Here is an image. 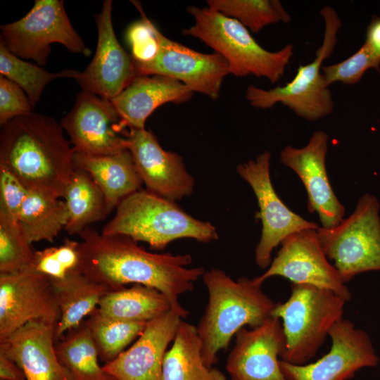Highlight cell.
<instances>
[{"label":"cell","mask_w":380,"mask_h":380,"mask_svg":"<svg viewBox=\"0 0 380 380\" xmlns=\"http://www.w3.org/2000/svg\"><path fill=\"white\" fill-rule=\"evenodd\" d=\"M78 270L113 291L129 284L153 287L169 300L171 310L182 319L189 312L179 297L194 289L203 267H191L189 254L155 253L125 235H104L91 227L80 234Z\"/></svg>","instance_id":"cell-1"},{"label":"cell","mask_w":380,"mask_h":380,"mask_svg":"<svg viewBox=\"0 0 380 380\" xmlns=\"http://www.w3.org/2000/svg\"><path fill=\"white\" fill-rule=\"evenodd\" d=\"M0 165L30 190L63 198L75 170V151L53 118L36 113L1 126Z\"/></svg>","instance_id":"cell-2"},{"label":"cell","mask_w":380,"mask_h":380,"mask_svg":"<svg viewBox=\"0 0 380 380\" xmlns=\"http://www.w3.org/2000/svg\"><path fill=\"white\" fill-rule=\"evenodd\" d=\"M203 281L208 301L196 328L203 359L213 367L219 352L227 348L236 333L246 326L261 325L271 316L276 303L253 279L234 280L219 268L205 271Z\"/></svg>","instance_id":"cell-3"},{"label":"cell","mask_w":380,"mask_h":380,"mask_svg":"<svg viewBox=\"0 0 380 380\" xmlns=\"http://www.w3.org/2000/svg\"><path fill=\"white\" fill-rule=\"evenodd\" d=\"M104 235H125L156 250L182 238L208 243L218 239L214 225L188 214L175 201L147 189L125 198L114 217L103 227Z\"/></svg>","instance_id":"cell-4"},{"label":"cell","mask_w":380,"mask_h":380,"mask_svg":"<svg viewBox=\"0 0 380 380\" xmlns=\"http://www.w3.org/2000/svg\"><path fill=\"white\" fill-rule=\"evenodd\" d=\"M186 11L194 23L183 30V34L200 39L220 54L228 64L229 74L240 77H264L272 84L282 77L293 55L291 44L277 51H269L234 18L208 6H189Z\"/></svg>","instance_id":"cell-5"},{"label":"cell","mask_w":380,"mask_h":380,"mask_svg":"<svg viewBox=\"0 0 380 380\" xmlns=\"http://www.w3.org/2000/svg\"><path fill=\"white\" fill-rule=\"evenodd\" d=\"M346 302L331 290L292 284L288 300L277 303L271 315L281 320L286 338L280 360L302 365L314 357L331 328L343 319Z\"/></svg>","instance_id":"cell-6"},{"label":"cell","mask_w":380,"mask_h":380,"mask_svg":"<svg viewBox=\"0 0 380 380\" xmlns=\"http://www.w3.org/2000/svg\"><path fill=\"white\" fill-rule=\"evenodd\" d=\"M320 15L324 20V32L314 60L308 64L300 65L293 79L284 86L264 89L249 85L246 91V99L251 106L267 109L281 103L298 116L310 121L317 120L333 112L334 104L331 92L321 70L323 62L334 51L342 23L331 6L322 8Z\"/></svg>","instance_id":"cell-7"},{"label":"cell","mask_w":380,"mask_h":380,"mask_svg":"<svg viewBox=\"0 0 380 380\" xmlns=\"http://www.w3.org/2000/svg\"><path fill=\"white\" fill-rule=\"evenodd\" d=\"M379 203L365 194L354 212L337 225L317 229L319 244L343 283L357 274L380 270Z\"/></svg>","instance_id":"cell-8"},{"label":"cell","mask_w":380,"mask_h":380,"mask_svg":"<svg viewBox=\"0 0 380 380\" xmlns=\"http://www.w3.org/2000/svg\"><path fill=\"white\" fill-rule=\"evenodd\" d=\"M0 29V42L11 53L32 59L40 66L46 64L54 43L73 53L91 55V50L72 27L62 0H36L25 16L1 25Z\"/></svg>","instance_id":"cell-9"},{"label":"cell","mask_w":380,"mask_h":380,"mask_svg":"<svg viewBox=\"0 0 380 380\" xmlns=\"http://www.w3.org/2000/svg\"><path fill=\"white\" fill-rule=\"evenodd\" d=\"M271 153L265 151L255 159L239 165V176L249 184L257 198L262 233L255 250V262L262 269L267 268L272 252L289 235L305 229H317L319 225L291 210L277 194L271 181Z\"/></svg>","instance_id":"cell-10"},{"label":"cell","mask_w":380,"mask_h":380,"mask_svg":"<svg viewBox=\"0 0 380 380\" xmlns=\"http://www.w3.org/2000/svg\"><path fill=\"white\" fill-rule=\"evenodd\" d=\"M61 125L75 152L106 156L127 148L129 128L112 101L82 90Z\"/></svg>","instance_id":"cell-11"},{"label":"cell","mask_w":380,"mask_h":380,"mask_svg":"<svg viewBox=\"0 0 380 380\" xmlns=\"http://www.w3.org/2000/svg\"><path fill=\"white\" fill-rule=\"evenodd\" d=\"M158 50L145 62L134 61L137 75H159L175 79L193 92L213 100L219 98L222 82L229 74L225 59L219 53H203L170 39L156 27Z\"/></svg>","instance_id":"cell-12"},{"label":"cell","mask_w":380,"mask_h":380,"mask_svg":"<svg viewBox=\"0 0 380 380\" xmlns=\"http://www.w3.org/2000/svg\"><path fill=\"white\" fill-rule=\"evenodd\" d=\"M61 309L52 279L32 268L0 274V340L27 322L57 324Z\"/></svg>","instance_id":"cell-13"},{"label":"cell","mask_w":380,"mask_h":380,"mask_svg":"<svg viewBox=\"0 0 380 380\" xmlns=\"http://www.w3.org/2000/svg\"><path fill=\"white\" fill-rule=\"evenodd\" d=\"M267 270L253 278L262 286L274 276L284 277L293 284H310L331 290L347 301L351 293L338 272L325 255L317 238V229H305L286 237Z\"/></svg>","instance_id":"cell-14"},{"label":"cell","mask_w":380,"mask_h":380,"mask_svg":"<svg viewBox=\"0 0 380 380\" xmlns=\"http://www.w3.org/2000/svg\"><path fill=\"white\" fill-rule=\"evenodd\" d=\"M329 336V351L312 363L295 365L280 360L287 380H348L362 368L378 365L379 358L369 335L349 319L338 322Z\"/></svg>","instance_id":"cell-15"},{"label":"cell","mask_w":380,"mask_h":380,"mask_svg":"<svg viewBox=\"0 0 380 380\" xmlns=\"http://www.w3.org/2000/svg\"><path fill=\"white\" fill-rule=\"evenodd\" d=\"M111 0L94 15L98 32L92 61L75 79L82 90L112 100L137 76L134 60L119 43L113 26Z\"/></svg>","instance_id":"cell-16"},{"label":"cell","mask_w":380,"mask_h":380,"mask_svg":"<svg viewBox=\"0 0 380 380\" xmlns=\"http://www.w3.org/2000/svg\"><path fill=\"white\" fill-rule=\"evenodd\" d=\"M285 348L281 322L270 316L261 325L236 333L226 370L231 380H287L279 365Z\"/></svg>","instance_id":"cell-17"},{"label":"cell","mask_w":380,"mask_h":380,"mask_svg":"<svg viewBox=\"0 0 380 380\" xmlns=\"http://www.w3.org/2000/svg\"><path fill=\"white\" fill-rule=\"evenodd\" d=\"M127 137V147L147 190L173 201L192 194L195 180L180 155L163 149L145 128L129 129Z\"/></svg>","instance_id":"cell-18"},{"label":"cell","mask_w":380,"mask_h":380,"mask_svg":"<svg viewBox=\"0 0 380 380\" xmlns=\"http://www.w3.org/2000/svg\"><path fill=\"white\" fill-rule=\"evenodd\" d=\"M328 141V134L319 130L312 134L304 147L286 146L280 152L281 162L298 175L305 187L308 211L318 214L324 228L337 225L346 212L327 176L325 158Z\"/></svg>","instance_id":"cell-19"},{"label":"cell","mask_w":380,"mask_h":380,"mask_svg":"<svg viewBox=\"0 0 380 380\" xmlns=\"http://www.w3.org/2000/svg\"><path fill=\"white\" fill-rule=\"evenodd\" d=\"M182 318L172 310L146 324L133 345L103 370L117 380H161L163 364Z\"/></svg>","instance_id":"cell-20"},{"label":"cell","mask_w":380,"mask_h":380,"mask_svg":"<svg viewBox=\"0 0 380 380\" xmlns=\"http://www.w3.org/2000/svg\"><path fill=\"white\" fill-rule=\"evenodd\" d=\"M56 326L41 320L27 322L0 340V353L18 365L26 380H72L55 350Z\"/></svg>","instance_id":"cell-21"},{"label":"cell","mask_w":380,"mask_h":380,"mask_svg":"<svg viewBox=\"0 0 380 380\" xmlns=\"http://www.w3.org/2000/svg\"><path fill=\"white\" fill-rule=\"evenodd\" d=\"M194 92L182 82L163 75H137L110 100L129 129H144L146 119L159 106L189 101Z\"/></svg>","instance_id":"cell-22"},{"label":"cell","mask_w":380,"mask_h":380,"mask_svg":"<svg viewBox=\"0 0 380 380\" xmlns=\"http://www.w3.org/2000/svg\"><path fill=\"white\" fill-rule=\"evenodd\" d=\"M75 167L87 172L104 194L109 215L129 195L141 189L143 182L128 148L106 156L75 152Z\"/></svg>","instance_id":"cell-23"},{"label":"cell","mask_w":380,"mask_h":380,"mask_svg":"<svg viewBox=\"0 0 380 380\" xmlns=\"http://www.w3.org/2000/svg\"><path fill=\"white\" fill-rule=\"evenodd\" d=\"M52 281L61 309V317L55 329V342L80 325L86 316L96 309L101 298L113 291L79 270L69 273L64 279H52Z\"/></svg>","instance_id":"cell-24"},{"label":"cell","mask_w":380,"mask_h":380,"mask_svg":"<svg viewBox=\"0 0 380 380\" xmlns=\"http://www.w3.org/2000/svg\"><path fill=\"white\" fill-rule=\"evenodd\" d=\"M161 380H227V378L220 370L205 365L196 327L182 320L172 345L165 353Z\"/></svg>","instance_id":"cell-25"},{"label":"cell","mask_w":380,"mask_h":380,"mask_svg":"<svg viewBox=\"0 0 380 380\" xmlns=\"http://www.w3.org/2000/svg\"><path fill=\"white\" fill-rule=\"evenodd\" d=\"M97 310L105 317L125 322H148L171 310L166 296L142 284L113 291L101 300Z\"/></svg>","instance_id":"cell-26"},{"label":"cell","mask_w":380,"mask_h":380,"mask_svg":"<svg viewBox=\"0 0 380 380\" xmlns=\"http://www.w3.org/2000/svg\"><path fill=\"white\" fill-rule=\"evenodd\" d=\"M69 219L64 200L52 194L30 190L18 216V222L27 242H53Z\"/></svg>","instance_id":"cell-27"},{"label":"cell","mask_w":380,"mask_h":380,"mask_svg":"<svg viewBox=\"0 0 380 380\" xmlns=\"http://www.w3.org/2000/svg\"><path fill=\"white\" fill-rule=\"evenodd\" d=\"M63 198L69 215L64 230L70 235L82 232L108 215L103 193L86 171L75 168Z\"/></svg>","instance_id":"cell-28"},{"label":"cell","mask_w":380,"mask_h":380,"mask_svg":"<svg viewBox=\"0 0 380 380\" xmlns=\"http://www.w3.org/2000/svg\"><path fill=\"white\" fill-rule=\"evenodd\" d=\"M57 357L72 380H117L99 363V353L83 321L55 342Z\"/></svg>","instance_id":"cell-29"},{"label":"cell","mask_w":380,"mask_h":380,"mask_svg":"<svg viewBox=\"0 0 380 380\" xmlns=\"http://www.w3.org/2000/svg\"><path fill=\"white\" fill-rule=\"evenodd\" d=\"M85 321L98 350L106 364L113 360L144 331L148 322H125L109 318L96 309Z\"/></svg>","instance_id":"cell-30"},{"label":"cell","mask_w":380,"mask_h":380,"mask_svg":"<svg viewBox=\"0 0 380 380\" xmlns=\"http://www.w3.org/2000/svg\"><path fill=\"white\" fill-rule=\"evenodd\" d=\"M80 71L65 70L50 72L39 65L23 60L11 53L0 42V73L21 87L34 107L42 93L51 81L63 77L76 79Z\"/></svg>","instance_id":"cell-31"},{"label":"cell","mask_w":380,"mask_h":380,"mask_svg":"<svg viewBox=\"0 0 380 380\" xmlns=\"http://www.w3.org/2000/svg\"><path fill=\"white\" fill-rule=\"evenodd\" d=\"M207 5L212 10L236 19L254 33L266 26L291 20L278 0H208Z\"/></svg>","instance_id":"cell-32"},{"label":"cell","mask_w":380,"mask_h":380,"mask_svg":"<svg viewBox=\"0 0 380 380\" xmlns=\"http://www.w3.org/2000/svg\"><path fill=\"white\" fill-rule=\"evenodd\" d=\"M17 220L0 214V274L32 268L34 251Z\"/></svg>","instance_id":"cell-33"},{"label":"cell","mask_w":380,"mask_h":380,"mask_svg":"<svg viewBox=\"0 0 380 380\" xmlns=\"http://www.w3.org/2000/svg\"><path fill=\"white\" fill-rule=\"evenodd\" d=\"M80 242L65 239L62 245L35 251L32 268L52 279H64L78 270Z\"/></svg>","instance_id":"cell-34"},{"label":"cell","mask_w":380,"mask_h":380,"mask_svg":"<svg viewBox=\"0 0 380 380\" xmlns=\"http://www.w3.org/2000/svg\"><path fill=\"white\" fill-rule=\"evenodd\" d=\"M379 63L368 47L363 45L352 56L339 63L322 67V72L329 87L335 82L344 84L357 83L370 68L379 71Z\"/></svg>","instance_id":"cell-35"},{"label":"cell","mask_w":380,"mask_h":380,"mask_svg":"<svg viewBox=\"0 0 380 380\" xmlns=\"http://www.w3.org/2000/svg\"><path fill=\"white\" fill-rule=\"evenodd\" d=\"M140 11L141 20L132 24L127 32V39L135 61L151 60L157 52L158 44L156 35V27L146 16L137 1H132Z\"/></svg>","instance_id":"cell-36"},{"label":"cell","mask_w":380,"mask_h":380,"mask_svg":"<svg viewBox=\"0 0 380 380\" xmlns=\"http://www.w3.org/2000/svg\"><path fill=\"white\" fill-rule=\"evenodd\" d=\"M30 190L13 172L0 165V214L18 220Z\"/></svg>","instance_id":"cell-37"},{"label":"cell","mask_w":380,"mask_h":380,"mask_svg":"<svg viewBox=\"0 0 380 380\" xmlns=\"http://www.w3.org/2000/svg\"><path fill=\"white\" fill-rule=\"evenodd\" d=\"M32 106L23 89L18 84L0 76V125H5L17 117L32 112Z\"/></svg>","instance_id":"cell-38"},{"label":"cell","mask_w":380,"mask_h":380,"mask_svg":"<svg viewBox=\"0 0 380 380\" xmlns=\"http://www.w3.org/2000/svg\"><path fill=\"white\" fill-rule=\"evenodd\" d=\"M380 63V16L374 15L366 31L364 43Z\"/></svg>","instance_id":"cell-39"},{"label":"cell","mask_w":380,"mask_h":380,"mask_svg":"<svg viewBox=\"0 0 380 380\" xmlns=\"http://www.w3.org/2000/svg\"><path fill=\"white\" fill-rule=\"evenodd\" d=\"M0 379L1 380H26L18 365L2 353H0Z\"/></svg>","instance_id":"cell-40"}]
</instances>
